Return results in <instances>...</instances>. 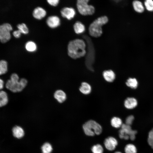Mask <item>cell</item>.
<instances>
[{
    "label": "cell",
    "mask_w": 153,
    "mask_h": 153,
    "mask_svg": "<svg viewBox=\"0 0 153 153\" xmlns=\"http://www.w3.org/2000/svg\"><path fill=\"white\" fill-rule=\"evenodd\" d=\"M147 142L148 144L153 149V139H150L148 138Z\"/></svg>",
    "instance_id": "obj_36"
},
{
    "label": "cell",
    "mask_w": 153,
    "mask_h": 153,
    "mask_svg": "<svg viewBox=\"0 0 153 153\" xmlns=\"http://www.w3.org/2000/svg\"><path fill=\"white\" fill-rule=\"evenodd\" d=\"M114 153H122V152L119 151L115 152Z\"/></svg>",
    "instance_id": "obj_38"
},
{
    "label": "cell",
    "mask_w": 153,
    "mask_h": 153,
    "mask_svg": "<svg viewBox=\"0 0 153 153\" xmlns=\"http://www.w3.org/2000/svg\"><path fill=\"white\" fill-rule=\"evenodd\" d=\"M12 29L10 24L8 23L3 24L0 26V40L2 43H5L10 39V31Z\"/></svg>",
    "instance_id": "obj_6"
},
{
    "label": "cell",
    "mask_w": 153,
    "mask_h": 153,
    "mask_svg": "<svg viewBox=\"0 0 153 153\" xmlns=\"http://www.w3.org/2000/svg\"><path fill=\"white\" fill-rule=\"evenodd\" d=\"M41 149L42 153H51L52 148L50 143L46 142L41 146Z\"/></svg>",
    "instance_id": "obj_26"
},
{
    "label": "cell",
    "mask_w": 153,
    "mask_h": 153,
    "mask_svg": "<svg viewBox=\"0 0 153 153\" xmlns=\"http://www.w3.org/2000/svg\"><path fill=\"white\" fill-rule=\"evenodd\" d=\"M125 153H137V150L136 146L132 144H126L124 148Z\"/></svg>",
    "instance_id": "obj_23"
},
{
    "label": "cell",
    "mask_w": 153,
    "mask_h": 153,
    "mask_svg": "<svg viewBox=\"0 0 153 153\" xmlns=\"http://www.w3.org/2000/svg\"><path fill=\"white\" fill-rule=\"evenodd\" d=\"M88 0H78L77 2V7L79 12L83 15H91L95 12V8L92 5L88 4Z\"/></svg>",
    "instance_id": "obj_5"
},
{
    "label": "cell",
    "mask_w": 153,
    "mask_h": 153,
    "mask_svg": "<svg viewBox=\"0 0 153 153\" xmlns=\"http://www.w3.org/2000/svg\"><path fill=\"white\" fill-rule=\"evenodd\" d=\"M134 117L133 115H131L128 116L126 119L125 124L131 126L134 120Z\"/></svg>",
    "instance_id": "obj_30"
},
{
    "label": "cell",
    "mask_w": 153,
    "mask_h": 153,
    "mask_svg": "<svg viewBox=\"0 0 153 153\" xmlns=\"http://www.w3.org/2000/svg\"><path fill=\"white\" fill-rule=\"evenodd\" d=\"M89 45L88 46V52L86 59L85 64L87 68L90 71H93L94 70L93 67V65L94 63L95 60V57L93 48L91 44V46Z\"/></svg>",
    "instance_id": "obj_7"
},
{
    "label": "cell",
    "mask_w": 153,
    "mask_h": 153,
    "mask_svg": "<svg viewBox=\"0 0 153 153\" xmlns=\"http://www.w3.org/2000/svg\"><path fill=\"white\" fill-rule=\"evenodd\" d=\"M46 14V10L41 7H38L35 8L33 12L32 15L35 18L40 20L44 18Z\"/></svg>",
    "instance_id": "obj_13"
},
{
    "label": "cell",
    "mask_w": 153,
    "mask_h": 153,
    "mask_svg": "<svg viewBox=\"0 0 153 153\" xmlns=\"http://www.w3.org/2000/svg\"><path fill=\"white\" fill-rule=\"evenodd\" d=\"M7 71V63L6 61L2 60L0 61V74L6 73Z\"/></svg>",
    "instance_id": "obj_28"
},
{
    "label": "cell",
    "mask_w": 153,
    "mask_h": 153,
    "mask_svg": "<svg viewBox=\"0 0 153 153\" xmlns=\"http://www.w3.org/2000/svg\"><path fill=\"white\" fill-rule=\"evenodd\" d=\"M46 23L48 26L50 27L55 28L60 25V20L57 16H49L47 18Z\"/></svg>",
    "instance_id": "obj_12"
},
{
    "label": "cell",
    "mask_w": 153,
    "mask_h": 153,
    "mask_svg": "<svg viewBox=\"0 0 153 153\" xmlns=\"http://www.w3.org/2000/svg\"><path fill=\"white\" fill-rule=\"evenodd\" d=\"M79 91L82 94L85 95L89 94L92 91L91 85L88 83L83 82L82 83L79 88Z\"/></svg>",
    "instance_id": "obj_17"
},
{
    "label": "cell",
    "mask_w": 153,
    "mask_h": 153,
    "mask_svg": "<svg viewBox=\"0 0 153 153\" xmlns=\"http://www.w3.org/2000/svg\"><path fill=\"white\" fill-rule=\"evenodd\" d=\"M5 86L7 89L13 92H20L24 88L21 84L19 81H12L10 79L7 81Z\"/></svg>",
    "instance_id": "obj_8"
},
{
    "label": "cell",
    "mask_w": 153,
    "mask_h": 153,
    "mask_svg": "<svg viewBox=\"0 0 153 153\" xmlns=\"http://www.w3.org/2000/svg\"><path fill=\"white\" fill-rule=\"evenodd\" d=\"M22 33L18 29L14 31L12 33V34L16 38H19Z\"/></svg>",
    "instance_id": "obj_33"
},
{
    "label": "cell",
    "mask_w": 153,
    "mask_h": 153,
    "mask_svg": "<svg viewBox=\"0 0 153 153\" xmlns=\"http://www.w3.org/2000/svg\"><path fill=\"white\" fill-rule=\"evenodd\" d=\"M91 150L92 153H103L104 149L101 144H97L92 147Z\"/></svg>",
    "instance_id": "obj_27"
},
{
    "label": "cell",
    "mask_w": 153,
    "mask_h": 153,
    "mask_svg": "<svg viewBox=\"0 0 153 153\" xmlns=\"http://www.w3.org/2000/svg\"><path fill=\"white\" fill-rule=\"evenodd\" d=\"M4 86V81L1 79H0V89L1 90L2 89Z\"/></svg>",
    "instance_id": "obj_37"
},
{
    "label": "cell",
    "mask_w": 153,
    "mask_h": 153,
    "mask_svg": "<svg viewBox=\"0 0 153 153\" xmlns=\"http://www.w3.org/2000/svg\"><path fill=\"white\" fill-rule=\"evenodd\" d=\"M19 82L24 88L26 86L27 83V80L24 78H21L19 80Z\"/></svg>",
    "instance_id": "obj_34"
},
{
    "label": "cell",
    "mask_w": 153,
    "mask_h": 153,
    "mask_svg": "<svg viewBox=\"0 0 153 153\" xmlns=\"http://www.w3.org/2000/svg\"><path fill=\"white\" fill-rule=\"evenodd\" d=\"M102 75L104 79L109 82H113L115 78V73L111 70L104 71L103 72Z\"/></svg>",
    "instance_id": "obj_14"
},
{
    "label": "cell",
    "mask_w": 153,
    "mask_h": 153,
    "mask_svg": "<svg viewBox=\"0 0 153 153\" xmlns=\"http://www.w3.org/2000/svg\"><path fill=\"white\" fill-rule=\"evenodd\" d=\"M148 138L153 139V128L149 131L148 133Z\"/></svg>",
    "instance_id": "obj_35"
},
{
    "label": "cell",
    "mask_w": 153,
    "mask_h": 153,
    "mask_svg": "<svg viewBox=\"0 0 153 153\" xmlns=\"http://www.w3.org/2000/svg\"><path fill=\"white\" fill-rule=\"evenodd\" d=\"M132 6L134 11L138 14H142L145 10L143 2L139 0L133 1L132 2Z\"/></svg>",
    "instance_id": "obj_10"
},
{
    "label": "cell",
    "mask_w": 153,
    "mask_h": 153,
    "mask_svg": "<svg viewBox=\"0 0 153 153\" xmlns=\"http://www.w3.org/2000/svg\"><path fill=\"white\" fill-rule=\"evenodd\" d=\"M117 140L114 137L109 136L106 138L104 141V144L105 148L110 151L115 150L118 144Z\"/></svg>",
    "instance_id": "obj_9"
},
{
    "label": "cell",
    "mask_w": 153,
    "mask_h": 153,
    "mask_svg": "<svg viewBox=\"0 0 153 153\" xmlns=\"http://www.w3.org/2000/svg\"><path fill=\"white\" fill-rule=\"evenodd\" d=\"M108 21V19L106 16H101L96 19L89 26L90 34L95 37L100 36L102 33V26L106 24Z\"/></svg>",
    "instance_id": "obj_2"
},
{
    "label": "cell",
    "mask_w": 153,
    "mask_h": 153,
    "mask_svg": "<svg viewBox=\"0 0 153 153\" xmlns=\"http://www.w3.org/2000/svg\"><path fill=\"white\" fill-rule=\"evenodd\" d=\"M12 135L15 137L20 139L22 137L24 134L23 129L19 126H15L12 129Z\"/></svg>",
    "instance_id": "obj_16"
},
{
    "label": "cell",
    "mask_w": 153,
    "mask_h": 153,
    "mask_svg": "<svg viewBox=\"0 0 153 153\" xmlns=\"http://www.w3.org/2000/svg\"><path fill=\"white\" fill-rule=\"evenodd\" d=\"M54 97L60 103L64 102L67 98L65 93L61 90H58L55 92L54 94Z\"/></svg>",
    "instance_id": "obj_15"
},
{
    "label": "cell",
    "mask_w": 153,
    "mask_h": 153,
    "mask_svg": "<svg viewBox=\"0 0 153 153\" xmlns=\"http://www.w3.org/2000/svg\"><path fill=\"white\" fill-rule=\"evenodd\" d=\"M73 28L75 33L78 34L83 33L85 30L84 25L79 22H77L75 24Z\"/></svg>",
    "instance_id": "obj_21"
},
{
    "label": "cell",
    "mask_w": 153,
    "mask_h": 153,
    "mask_svg": "<svg viewBox=\"0 0 153 153\" xmlns=\"http://www.w3.org/2000/svg\"><path fill=\"white\" fill-rule=\"evenodd\" d=\"M143 3L146 10L149 12H153V0H145Z\"/></svg>",
    "instance_id": "obj_25"
},
{
    "label": "cell",
    "mask_w": 153,
    "mask_h": 153,
    "mask_svg": "<svg viewBox=\"0 0 153 153\" xmlns=\"http://www.w3.org/2000/svg\"><path fill=\"white\" fill-rule=\"evenodd\" d=\"M10 79L12 81H19V77L17 74L14 73L11 75Z\"/></svg>",
    "instance_id": "obj_31"
},
{
    "label": "cell",
    "mask_w": 153,
    "mask_h": 153,
    "mask_svg": "<svg viewBox=\"0 0 153 153\" xmlns=\"http://www.w3.org/2000/svg\"><path fill=\"white\" fill-rule=\"evenodd\" d=\"M25 48L26 50L29 52H34L37 48L36 44L31 41H28L26 43Z\"/></svg>",
    "instance_id": "obj_22"
},
{
    "label": "cell",
    "mask_w": 153,
    "mask_h": 153,
    "mask_svg": "<svg viewBox=\"0 0 153 153\" xmlns=\"http://www.w3.org/2000/svg\"><path fill=\"white\" fill-rule=\"evenodd\" d=\"M126 85L128 87L133 88H136L138 86V82L135 78H129L126 82Z\"/></svg>",
    "instance_id": "obj_24"
},
{
    "label": "cell",
    "mask_w": 153,
    "mask_h": 153,
    "mask_svg": "<svg viewBox=\"0 0 153 153\" xmlns=\"http://www.w3.org/2000/svg\"><path fill=\"white\" fill-rule=\"evenodd\" d=\"M110 123L111 126L116 128H121L123 124L122 120L119 117L116 116L111 119Z\"/></svg>",
    "instance_id": "obj_19"
},
{
    "label": "cell",
    "mask_w": 153,
    "mask_h": 153,
    "mask_svg": "<svg viewBox=\"0 0 153 153\" xmlns=\"http://www.w3.org/2000/svg\"><path fill=\"white\" fill-rule=\"evenodd\" d=\"M137 131L133 130L131 126L123 124L119 131V136L121 139L128 140L130 139L133 141L135 139V135Z\"/></svg>",
    "instance_id": "obj_4"
},
{
    "label": "cell",
    "mask_w": 153,
    "mask_h": 153,
    "mask_svg": "<svg viewBox=\"0 0 153 153\" xmlns=\"http://www.w3.org/2000/svg\"><path fill=\"white\" fill-rule=\"evenodd\" d=\"M124 105L127 109H131L135 108L137 105V100L133 97L127 98L125 101Z\"/></svg>",
    "instance_id": "obj_18"
},
{
    "label": "cell",
    "mask_w": 153,
    "mask_h": 153,
    "mask_svg": "<svg viewBox=\"0 0 153 153\" xmlns=\"http://www.w3.org/2000/svg\"><path fill=\"white\" fill-rule=\"evenodd\" d=\"M48 3L50 5L55 6L57 5L59 3V0H47Z\"/></svg>",
    "instance_id": "obj_32"
},
{
    "label": "cell",
    "mask_w": 153,
    "mask_h": 153,
    "mask_svg": "<svg viewBox=\"0 0 153 153\" xmlns=\"http://www.w3.org/2000/svg\"><path fill=\"white\" fill-rule=\"evenodd\" d=\"M61 14L62 17L70 20L73 18L75 14V11L72 8L65 7L61 10Z\"/></svg>",
    "instance_id": "obj_11"
},
{
    "label": "cell",
    "mask_w": 153,
    "mask_h": 153,
    "mask_svg": "<svg viewBox=\"0 0 153 153\" xmlns=\"http://www.w3.org/2000/svg\"><path fill=\"white\" fill-rule=\"evenodd\" d=\"M82 127L84 134L89 136H94L95 135H99L102 131L101 126L92 120L86 121L83 125Z\"/></svg>",
    "instance_id": "obj_3"
},
{
    "label": "cell",
    "mask_w": 153,
    "mask_h": 153,
    "mask_svg": "<svg viewBox=\"0 0 153 153\" xmlns=\"http://www.w3.org/2000/svg\"><path fill=\"white\" fill-rule=\"evenodd\" d=\"M86 45L82 40L77 39L69 42L68 46L69 56L73 59L84 56L86 54Z\"/></svg>",
    "instance_id": "obj_1"
},
{
    "label": "cell",
    "mask_w": 153,
    "mask_h": 153,
    "mask_svg": "<svg viewBox=\"0 0 153 153\" xmlns=\"http://www.w3.org/2000/svg\"><path fill=\"white\" fill-rule=\"evenodd\" d=\"M17 27L22 33L27 34L29 32L28 29L26 24L24 23L18 24Z\"/></svg>",
    "instance_id": "obj_29"
},
{
    "label": "cell",
    "mask_w": 153,
    "mask_h": 153,
    "mask_svg": "<svg viewBox=\"0 0 153 153\" xmlns=\"http://www.w3.org/2000/svg\"><path fill=\"white\" fill-rule=\"evenodd\" d=\"M8 101L7 93L4 91H1L0 92V106L3 107L6 105Z\"/></svg>",
    "instance_id": "obj_20"
}]
</instances>
